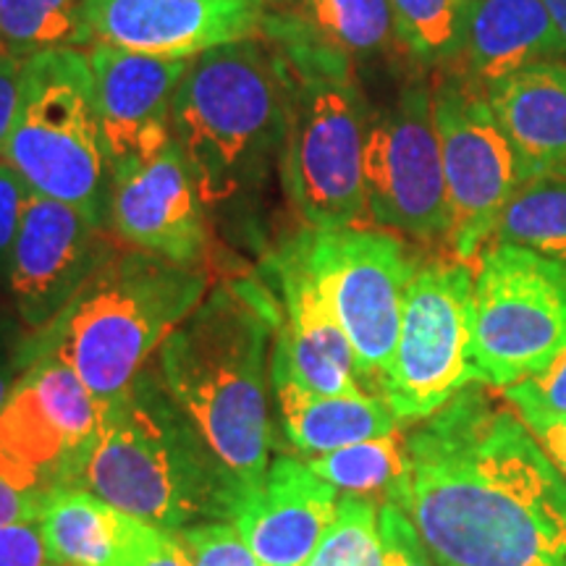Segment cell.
Returning <instances> with one entry per match:
<instances>
[{
    "mask_svg": "<svg viewBox=\"0 0 566 566\" xmlns=\"http://www.w3.org/2000/svg\"><path fill=\"white\" fill-rule=\"evenodd\" d=\"M307 467L338 493L363 495L370 501H375V495H384L388 501L394 488L405 478L407 436L394 430L388 436L344 446L328 454L307 457Z\"/></svg>",
    "mask_w": 566,
    "mask_h": 566,
    "instance_id": "obj_27",
    "label": "cell"
},
{
    "mask_svg": "<svg viewBox=\"0 0 566 566\" xmlns=\"http://www.w3.org/2000/svg\"><path fill=\"white\" fill-rule=\"evenodd\" d=\"M195 566H260L231 522L184 530Z\"/></svg>",
    "mask_w": 566,
    "mask_h": 566,
    "instance_id": "obj_32",
    "label": "cell"
},
{
    "mask_svg": "<svg viewBox=\"0 0 566 566\" xmlns=\"http://www.w3.org/2000/svg\"><path fill=\"white\" fill-rule=\"evenodd\" d=\"M48 551L42 543L40 525H3L0 527V566H45Z\"/></svg>",
    "mask_w": 566,
    "mask_h": 566,
    "instance_id": "obj_34",
    "label": "cell"
},
{
    "mask_svg": "<svg viewBox=\"0 0 566 566\" xmlns=\"http://www.w3.org/2000/svg\"><path fill=\"white\" fill-rule=\"evenodd\" d=\"M551 21H554L556 40H558V53L566 61V0H543Z\"/></svg>",
    "mask_w": 566,
    "mask_h": 566,
    "instance_id": "obj_39",
    "label": "cell"
},
{
    "mask_svg": "<svg viewBox=\"0 0 566 566\" xmlns=\"http://www.w3.org/2000/svg\"><path fill=\"white\" fill-rule=\"evenodd\" d=\"M430 87L451 212L446 242L457 260L475 265L522 187L520 168L483 90L457 71H443Z\"/></svg>",
    "mask_w": 566,
    "mask_h": 566,
    "instance_id": "obj_12",
    "label": "cell"
},
{
    "mask_svg": "<svg viewBox=\"0 0 566 566\" xmlns=\"http://www.w3.org/2000/svg\"><path fill=\"white\" fill-rule=\"evenodd\" d=\"M286 84L271 42H229L189 59L174 95L171 137L205 208L244 200L281 158Z\"/></svg>",
    "mask_w": 566,
    "mask_h": 566,
    "instance_id": "obj_5",
    "label": "cell"
},
{
    "mask_svg": "<svg viewBox=\"0 0 566 566\" xmlns=\"http://www.w3.org/2000/svg\"><path fill=\"white\" fill-rule=\"evenodd\" d=\"M202 265L158 254L118 252L63 313L17 349L24 370L34 359H61L97 399L124 394L166 338L208 296Z\"/></svg>",
    "mask_w": 566,
    "mask_h": 566,
    "instance_id": "obj_4",
    "label": "cell"
},
{
    "mask_svg": "<svg viewBox=\"0 0 566 566\" xmlns=\"http://www.w3.org/2000/svg\"><path fill=\"white\" fill-rule=\"evenodd\" d=\"M562 59L543 0H475L454 69L488 92L516 71Z\"/></svg>",
    "mask_w": 566,
    "mask_h": 566,
    "instance_id": "obj_23",
    "label": "cell"
},
{
    "mask_svg": "<svg viewBox=\"0 0 566 566\" xmlns=\"http://www.w3.org/2000/svg\"><path fill=\"white\" fill-rule=\"evenodd\" d=\"M310 566H384L378 506L363 495H342L334 527Z\"/></svg>",
    "mask_w": 566,
    "mask_h": 566,
    "instance_id": "obj_29",
    "label": "cell"
},
{
    "mask_svg": "<svg viewBox=\"0 0 566 566\" xmlns=\"http://www.w3.org/2000/svg\"><path fill=\"white\" fill-rule=\"evenodd\" d=\"M304 260L357 354L365 391H384L399 344L407 286L417 260L378 229H331L300 237Z\"/></svg>",
    "mask_w": 566,
    "mask_h": 566,
    "instance_id": "obj_10",
    "label": "cell"
},
{
    "mask_svg": "<svg viewBox=\"0 0 566 566\" xmlns=\"http://www.w3.org/2000/svg\"><path fill=\"white\" fill-rule=\"evenodd\" d=\"M491 242L514 244L566 263V174L522 181L501 212Z\"/></svg>",
    "mask_w": 566,
    "mask_h": 566,
    "instance_id": "obj_25",
    "label": "cell"
},
{
    "mask_svg": "<svg viewBox=\"0 0 566 566\" xmlns=\"http://www.w3.org/2000/svg\"><path fill=\"white\" fill-rule=\"evenodd\" d=\"M363 181L373 223L420 242L449 237L451 212L430 84H409L370 118Z\"/></svg>",
    "mask_w": 566,
    "mask_h": 566,
    "instance_id": "obj_13",
    "label": "cell"
},
{
    "mask_svg": "<svg viewBox=\"0 0 566 566\" xmlns=\"http://www.w3.org/2000/svg\"><path fill=\"white\" fill-rule=\"evenodd\" d=\"M80 488L168 533L233 522L244 499L150 367L105 401Z\"/></svg>",
    "mask_w": 566,
    "mask_h": 566,
    "instance_id": "obj_3",
    "label": "cell"
},
{
    "mask_svg": "<svg viewBox=\"0 0 566 566\" xmlns=\"http://www.w3.org/2000/svg\"><path fill=\"white\" fill-rule=\"evenodd\" d=\"M475 0H388L396 40L422 66L454 69Z\"/></svg>",
    "mask_w": 566,
    "mask_h": 566,
    "instance_id": "obj_28",
    "label": "cell"
},
{
    "mask_svg": "<svg viewBox=\"0 0 566 566\" xmlns=\"http://www.w3.org/2000/svg\"><path fill=\"white\" fill-rule=\"evenodd\" d=\"M32 189L21 179L19 171L9 163H0V268L9 271L11 250L17 244L27 205L32 200Z\"/></svg>",
    "mask_w": 566,
    "mask_h": 566,
    "instance_id": "obj_33",
    "label": "cell"
},
{
    "mask_svg": "<svg viewBox=\"0 0 566 566\" xmlns=\"http://www.w3.org/2000/svg\"><path fill=\"white\" fill-rule=\"evenodd\" d=\"M27 59L0 51V155L6 150V142L11 137L13 118L19 111L21 74H24Z\"/></svg>",
    "mask_w": 566,
    "mask_h": 566,
    "instance_id": "obj_35",
    "label": "cell"
},
{
    "mask_svg": "<svg viewBox=\"0 0 566 566\" xmlns=\"http://www.w3.org/2000/svg\"><path fill=\"white\" fill-rule=\"evenodd\" d=\"M520 420L527 424L530 433H533L535 441L541 443V449L546 451L551 462H554L566 478V417L525 412L520 415Z\"/></svg>",
    "mask_w": 566,
    "mask_h": 566,
    "instance_id": "obj_37",
    "label": "cell"
},
{
    "mask_svg": "<svg viewBox=\"0 0 566 566\" xmlns=\"http://www.w3.org/2000/svg\"><path fill=\"white\" fill-rule=\"evenodd\" d=\"M66 202L32 195L9 260L19 321L40 331L118 254L116 239Z\"/></svg>",
    "mask_w": 566,
    "mask_h": 566,
    "instance_id": "obj_14",
    "label": "cell"
},
{
    "mask_svg": "<svg viewBox=\"0 0 566 566\" xmlns=\"http://www.w3.org/2000/svg\"><path fill=\"white\" fill-rule=\"evenodd\" d=\"M3 158L34 195L66 202L108 229L111 163L87 53L61 48L27 59Z\"/></svg>",
    "mask_w": 566,
    "mask_h": 566,
    "instance_id": "obj_7",
    "label": "cell"
},
{
    "mask_svg": "<svg viewBox=\"0 0 566 566\" xmlns=\"http://www.w3.org/2000/svg\"><path fill=\"white\" fill-rule=\"evenodd\" d=\"M38 525L48 562L76 566H145L163 537V530L84 488L48 495Z\"/></svg>",
    "mask_w": 566,
    "mask_h": 566,
    "instance_id": "obj_20",
    "label": "cell"
},
{
    "mask_svg": "<svg viewBox=\"0 0 566 566\" xmlns=\"http://www.w3.org/2000/svg\"><path fill=\"white\" fill-rule=\"evenodd\" d=\"M279 321L260 283L226 281L166 338L155 367L242 495L263 483L273 462L268 388Z\"/></svg>",
    "mask_w": 566,
    "mask_h": 566,
    "instance_id": "obj_2",
    "label": "cell"
},
{
    "mask_svg": "<svg viewBox=\"0 0 566 566\" xmlns=\"http://www.w3.org/2000/svg\"><path fill=\"white\" fill-rule=\"evenodd\" d=\"M485 95L522 181L566 174V63H533Z\"/></svg>",
    "mask_w": 566,
    "mask_h": 566,
    "instance_id": "obj_21",
    "label": "cell"
},
{
    "mask_svg": "<svg viewBox=\"0 0 566 566\" xmlns=\"http://www.w3.org/2000/svg\"><path fill=\"white\" fill-rule=\"evenodd\" d=\"M283 433L304 457L328 454L399 430V420L380 396H323L279 380L273 384Z\"/></svg>",
    "mask_w": 566,
    "mask_h": 566,
    "instance_id": "obj_24",
    "label": "cell"
},
{
    "mask_svg": "<svg viewBox=\"0 0 566 566\" xmlns=\"http://www.w3.org/2000/svg\"><path fill=\"white\" fill-rule=\"evenodd\" d=\"M48 495L13 485L0 475V527L3 525H34L40 522Z\"/></svg>",
    "mask_w": 566,
    "mask_h": 566,
    "instance_id": "obj_36",
    "label": "cell"
},
{
    "mask_svg": "<svg viewBox=\"0 0 566 566\" xmlns=\"http://www.w3.org/2000/svg\"><path fill=\"white\" fill-rule=\"evenodd\" d=\"M386 504L441 566H566V478L520 415L475 386L407 436Z\"/></svg>",
    "mask_w": 566,
    "mask_h": 566,
    "instance_id": "obj_1",
    "label": "cell"
},
{
    "mask_svg": "<svg viewBox=\"0 0 566 566\" xmlns=\"http://www.w3.org/2000/svg\"><path fill=\"white\" fill-rule=\"evenodd\" d=\"M108 229L134 250L179 265H202L205 202L176 142L155 158L111 174Z\"/></svg>",
    "mask_w": 566,
    "mask_h": 566,
    "instance_id": "obj_15",
    "label": "cell"
},
{
    "mask_svg": "<svg viewBox=\"0 0 566 566\" xmlns=\"http://www.w3.org/2000/svg\"><path fill=\"white\" fill-rule=\"evenodd\" d=\"M501 394L516 415L537 412L566 417V346L541 373L501 388Z\"/></svg>",
    "mask_w": 566,
    "mask_h": 566,
    "instance_id": "obj_30",
    "label": "cell"
},
{
    "mask_svg": "<svg viewBox=\"0 0 566 566\" xmlns=\"http://www.w3.org/2000/svg\"><path fill=\"white\" fill-rule=\"evenodd\" d=\"M273 271L283 294V317L275 328L271 354L273 384L286 380L323 396L370 394L359 380L349 336L317 286L300 239L275 258Z\"/></svg>",
    "mask_w": 566,
    "mask_h": 566,
    "instance_id": "obj_16",
    "label": "cell"
},
{
    "mask_svg": "<svg viewBox=\"0 0 566 566\" xmlns=\"http://www.w3.org/2000/svg\"><path fill=\"white\" fill-rule=\"evenodd\" d=\"M111 174L171 145L174 95L189 59H155L95 42L87 53Z\"/></svg>",
    "mask_w": 566,
    "mask_h": 566,
    "instance_id": "obj_18",
    "label": "cell"
},
{
    "mask_svg": "<svg viewBox=\"0 0 566 566\" xmlns=\"http://www.w3.org/2000/svg\"><path fill=\"white\" fill-rule=\"evenodd\" d=\"M273 51L286 84L279 166L289 200L317 231L370 229L363 181L370 113L352 63L296 48Z\"/></svg>",
    "mask_w": 566,
    "mask_h": 566,
    "instance_id": "obj_6",
    "label": "cell"
},
{
    "mask_svg": "<svg viewBox=\"0 0 566 566\" xmlns=\"http://www.w3.org/2000/svg\"><path fill=\"white\" fill-rule=\"evenodd\" d=\"M378 533L384 548V566H441L422 543L409 516L396 504L378 509Z\"/></svg>",
    "mask_w": 566,
    "mask_h": 566,
    "instance_id": "obj_31",
    "label": "cell"
},
{
    "mask_svg": "<svg viewBox=\"0 0 566 566\" xmlns=\"http://www.w3.org/2000/svg\"><path fill=\"white\" fill-rule=\"evenodd\" d=\"M566 346V263L491 242L478 258L472 352L480 384L506 388Z\"/></svg>",
    "mask_w": 566,
    "mask_h": 566,
    "instance_id": "obj_8",
    "label": "cell"
},
{
    "mask_svg": "<svg viewBox=\"0 0 566 566\" xmlns=\"http://www.w3.org/2000/svg\"><path fill=\"white\" fill-rule=\"evenodd\" d=\"M87 0H0V51L32 59L61 48L95 45Z\"/></svg>",
    "mask_w": 566,
    "mask_h": 566,
    "instance_id": "obj_26",
    "label": "cell"
},
{
    "mask_svg": "<svg viewBox=\"0 0 566 566\" xmlns=\"http://www.w3.org/2000/svg\"><path fill=\"white\" fill-rule=\"evenodd\" d=\"M103 407L66 363L34 359L0 409V475L45 495L80 488Z\"/></svg>",
    "mask_w": 566,
    "mask_h": 566,
    "instance_id": "obj_11",
    "label": "cell"
},
{
    "mask_svg": "<svg viewBox=\"0 0 566 566\" xmlns=\"http://www.w3.org/2000/svg\"><path fill=\"white\" fill-rule=\"evenodd\" d=\"M342 493L302 459L281 454L239 504L231 525L260 566H310L334 527Z\"/></svg>",
    "mask_w": 566,
    "mask_h": 566,
    "instance_id": "obj_19",
    "label": "cell"
},
{
    "mask_svg": "<svg viewBox=\"0 0 566 566\" xmlns=\"http://www.w3.org/2000/svg\"><path fill=\"white\" fill-rule=\"evenodd\" d=\"M475 273L462 260L417 263L407 286L399 344L380 399L396 420H424L480 384L472 352Z\"/></svg>",
    "mask_w": 566,
    "mask_h": 566,
    "instance_id": "obj_9",
    "label": "cell"
},
{
    "mask_svg": "<svg viewBox=\"0 0 566 566\" xmlns=\"http://www.w3.org/2000/svg\"><path fill=\"white\" fill-rule=\"evenodd\" d=\"M45 566H76V564H63V562H48Z\"/></svg>",
    "mask_w": 566,
    "mask_h": 566,
    "instance_id": "obj_41",
    "label": "cell"
},
{
    "mask_svg": "<svg viewBox=\"0 0 566 566\" xmlns=\"http://www.w3.org/2000/svg\"><path fill=\"white\" fill-rule=\"evenodd\" d=\"M84 17L95 42L184 61L258 38L263 0H87Z\"/></svg>",
    "mask_w": 566,
    "mask_h": 566,
    "instance_id": "obj_17",
    "label": "cell"
},
{
    "mask_svg": "<svg viewBox=\"0 0 566 566\" xmlns=\"http://www.w3.org/2000/svg\"><path fill=\"white\" fill-rule=\"evenodd\" d=\"M145 566H195L192 551H189L184 533H168V530H163L158 548L147 558Z\"/></svg>",
    "mask_w": 566,
    "mask_h": 566,
    "instance_id": "obj_38",
    "label": "cell"
},
{
    "mask_svg": "<svg viewBox=\"0 0 566 566\" xmlns=\"http://www.w3.org/2000/svg\"><path fill=\"white\" fill-rule=\"evenodd\" d=\"M260 38L354 61L396 40L388 0H263Z\"/></svg>",
    "mask_w": 566,
    "mask_h": 566,
    "instance_id": "obj_22",
    "label": "cell"
},
{
    "mask_svg": "<svg viewBox=\"0 0 566 566\" xmlns=\"http://www.w3.org/2000/svg\"><path fill=\"white\" fill-rule=\"evenodd\" d=\"M21 373H24V365L19 363L17 354H13L9 365H0V409H3L6 401H9L13 386H17V380L21 378Z\"/></svg>",
    "mask_w": 566,
    "mask_h": 566,
    "instance_id": "obj_40",
    "label": "cell"
}]
</instances>
